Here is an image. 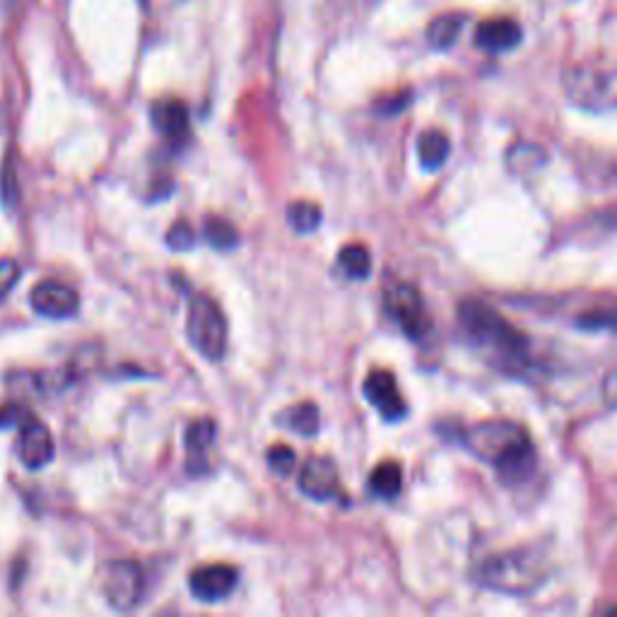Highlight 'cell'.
Segmentation results:
<instances>
[{
    "mask_svg": "<svg viewBox=\"0 0 617 617\" xmlns=\"http://www.w3.org/2000/svg\"><path fill=\"white\" fill-rule=\"evenodd\" d=\"M603 391H606V401L613 405V408H617V369L608 374L606 389H603Z\"/></svg>",
    "mask_w": 617,
    "mask_h": 617,
    "instance_id": "29",
    "label": "cell"
},
{
    "mask_svg": "<svg viewBox=\"0 0 617 617\" xmlns=\"http://www.w3.org/2000/svg\"><path fill=\"white\" fill-rule=\"evenodd\" d=\"M463 444L507 483H521L536 468L534 441L521 425L509 419H490L471 427L463 435Z\"/></svg>",
    "mask_w": 617,
    "mask_h": 617,
    "instance_id": "1",
    "label": "cell"
},
{
    "mask_svg": "<svg viewBox=\"0 0 617 617\" xmlns=\"http://www.w3.org/2000/svg\"><path fill=\"white\" fill-rule=\"evenodd\" d=\"M338 266L350 280H364L372 273V256H369L367 246L348 244L338 254Z\"/></svg>",
    "mask_w": 617,
    "mask_h": 617,
    "instance_id": "19",
    "label": "cell"
},
{
    "mask_svg": "<svg viewBox=\"0 0 617 617\" xmlns=\"http://www.w3.org/2000/svg\"><path fill=\"white\" fill-rule=\"evenodd\" d=\"M610 613H617V608H610Z\"/></svg>",
    "mask_w": 617,
    "mask_h": 617,
    "instance_id": "30",
    "label": "cell"
},
{
    "mask_svg": "<svg viewBox=\"0 0 617 617\" xmlns=\"http://www.w3.org/2000/svg\"><path fill=\"white\" fill-rule=\"evenodd\" d=\"M54 453H56V447H54V437H52V431H48V427L34 417L24 419L20 437H18L20 461L27 468H32V471H40V468H44L46 463H52Z\"/></svg>",
    "mask_w": 617,
    "mask_h": 617,
    "instance_id": "9",
    "label": "cell"
},
{
    "mask_svg": "<svg viewBox=\"0 0 617 617\" xmlns=\"http://www.w3.org/2000/svg\"><path fill=\"white\" fill-rule=\"evenodd\" d=\"M518 42H521V27L512 18H492L475 30V44L487 54L512 52Z\"/></svg>",
    "mask_w": 617,
    "mask_h": 617,
    "instance_id": "14",
    "label": "cell"
},
{
    "mask_svg": "<svg viewBox=\"0 0 617 617\" xmlns=\"http://www.w3.org/2000/svg\"><path fill=\"white\" fill-rule=\"evenodd\" d=\"M215 435H217V427L210 417L195 419V423L189 425L183 439H187V453H189L187 463L191 475H199L205 471V453L210 447H213Z\"/></svg>",
    "mask_w": 617,
    "mask_h": 617,
    "instance_id": "15",
    "label": "cell"
},
{
    "mask_svg": "<svg viewBox=\"0 0 617 617\" xmlns=\"http://www.w3.org/2000/svg\"><path fill=\"white\" fill-rule=\"evenodd\" d=\"M288 222L294 232L308 234L321 225V207L308 201H298L288 207Z\"/></svg>",
    "mask_w": 617,
    "mask_h": 617,
    "instance_id": "22",
    "label": "cell"
},
{
    "mask_svg": "<svg viewBox=\"0 0 617 617\" xmlns=\"http://www.w3.org/2000/svg\"><path fill=\"white\" fill-rule=\"evenodd\" d=\"M542 162H546V153H542L538 145L518 143L509 150V167L514 171H521V175H524V171L540 167Z\"/></svg>",
    "mask_w": 617,
    "mask_h": 617,
    "instance_id": "23",
    "label": "cell"
},
{
    "mask_svg": "<svg viewBox=\"0 0 617 617\" xmlns=\"http://www.w3.org/2000/svg\"><path fill=\"white\" fill-rule=\"evenodd\" d=\"M459 324L475 348H483L490 357L502 362V367L524 364L528 355V340L521 330H516L507 318L495 312L490 304L478 300H465L459 304Z\"/></svg>",
    "mask_w": 617,
    "mask_h": 617,
    "instance_id": "2",
    "label": "cell"
},
{
    "mask_svg": "<svg viewBox=\"0 0 617 617\" xmlns=\"http://www.w3.org/2000/svg\"><path fill=\"white\" fill-rule=\"evenodd\" d=\"M403 487V471L396 461H384L379 463L372 475H369V490L374 492L381 500H393L399 497Z\"/></svg>",
    "mask_w": 617,
    "mask_h": 617,
    "instance_id": "17",
    "label": "cell"
},
{
    "mask_svg": "<svg viewBox=\"0 0 617 617\" xmlns=\"http://www.w3.org/2000/svg\"><path fill=\"white\" fill-rule=\"evenodd\" d=\"M143 570L131 560H116L106 566L104 596L109 606L121 613H128L138 606L143 598Z\"/></svg>",
    "mask_w": 617,
    "mask_h": 617,
    "instance_id": "7",
    "label": "cell"
},
{
    "mask_svg": "<svg viewBox=\"0 0 617 617\" xmlns=\"http://www.w3.org/2000/svg\"><path fill=\"white\" fill-rule=\"evenodd\" d=\"M268 465L273 473L290 475L294 471V465H298V453L285 447V444H276V447L268 451Z\"/></svg>",
    "mask_w": 617,
    "mask_h": 617,
    "instance_id": "26",
    "label": "cell"
},
{
    "mask_svg": "<svg viewBox=\"0 0 617 617\" xmlns=\"http://www.w3.org/2000/svg\"><path fill=\"white\" fill-rule=\"evenodd\" d=\"M288 427L302 437H314L321 427V415L316 405L314 403L294 405V408L288 413Z\"/></svg>",
    "mask_w": 617,
    "mask_h": 617,
    "instance_id": "21",
    "label": "cell"
},
{
    "mask_svg": "<svg viewBox=\"0 0 617 617\" xmlns=\"http://www.w3.org/2000/svg\"><path fill=\"white\" fill-rule=\"evenodd\" d=\"M478 582L490 591L509 596H526L548 576L546 560L534 548H516L483 560L478 566Z\"/></svg>",
    "mask_w": 617,
    "mask_h": 617,
    "instance_id": "3",
    "label": "cell"
},
{
    "mask_svg": "<svg viewBox=\"0 0 617 617\" xmlns=\"http://www.w3.org/2000/svg\"><path fill=\"white\" fill-rule=\"evenodd\" d=\"M449 150H451V143L441 131H425L419 135L417 155L427 171H437L444 162H447Z\"/></svg>",
    "mask_w": 617,
    "mask_h": 617,
    "instance_id": "16",
    "label": "cell"
},
{
    "mask_svg": "<svg viewBox=\"0 0 617 617\" xmlns=\"http://www.w3.org/2000/svg\"><path fill=\"white\" fill-rule=\"evenodd\" d=\"M564 92L582 109H617V68L574 66L564 72Z\"/></svg>",
    "mask_w": 617,
    "mask_h": 617,
    "instance_id": "4",
    "label": "cell"
},
{
    "mask_svg": "<svg viewBox=\"0 0 617 617\" xmlns=\"http://www.w3.org/2000/svg\"><path fill=\"white\" fill-rule=\"evenodd\" d=\"M384 308L386 314L415 340L423 338L429 330V316L425 312L423 298H419V292L413 285H408V282H399V285H391L384 292Z\"/></svg>",
    "mask_w": 617,
    "mask_h": 617,
    "instance_id": "6",
    "label": "cell"
},
{
    "mask_svg": "<svg viewBox=\"0 0 617 617\" xmlns=\"http://www.w3.org/2000/svg\"><path fill=\"white\" fill-rule=\"evenodd\" d=\"M20 273L22 270L15 258H0V302H3L10 290L18 285Z\"/></svg>",
    "mask_w": 617,
    "mask_h": 617,
    "instance_id": "27",
    "label": "cell"
},
{
    "mask_svg": "<svg viewBox=\"0 0 617 617\" xmlns=\"http://www.w3.org/2000/svg\"><path fill=\"white\" fill-rule=\"evenodd\" d=\"M32 308L36 314L48 316V318H68V316H76L78 308H80V298L78 292L64 285V282L58 280H46L40 282L32 290Z\"/></svg>",
    "mask_w": 617,
    "mask_h": 617,
    "instance_id": "10",
    "label": "cell"
},
{
    "mask_svg": "<svg viewBox=\"0 0 617 617\" xmlns=\"http://www.w3.org/2000/svg\"><path fill=\"white\" fill-rule=\"evenodd\" d=\"M239 582V574L234 566L229 564H207V566H199L191 574V594L199 601H207L215 603L227 598L234 586Z\"/></svg>",
    "mask_w": 617,
    "mask_h": 617,
    "instance_id": "12",
    "label": "cell"
},
{
    "mask_svg": "<svg viewBox=\"0 0 617 617\" xmlns=\"http://www.w3.org/2000/svg\"><path fill=\"white\" fill-rule=\"evenodd\" d=\"M203 237L217 251H232L239 246V232L225 217H207L203 225Z\"/></svg>",
    "mask_w": 617,
    "mask_h": 617,
    "instance_id": "20",
    "label": "cell"
},
{
    "mask_svg": "<svg viewBox=\"0 0 617 617\" xmlns=\"http://www.w3.org/2000/svg\"><path fill=\"white\" fill-rule=\"evenodd\" d=\"M150 116L159 135L169 143V147L181 150L191 138V121L189 109L179 100H159L153 104Z\"/></svg>",
    "mask_w": 617,
    "mask_h": 617,
    "instance_id": "11",
    "label": "cell"
},
{
    "mask_svg": "<svg viewBox=\"0 0 617 617\" xmlns=\"http://www.w3.org/2000/svg\"><path fill=\"white\" fill-rule=\"evenodd\" d=\"M187 336L191 345L207 360H222L227 350V324L222 308L207 294H195L189 302Z\"/></svg>",
    "mask_w": 617,
    "mask_h": 617,
    "instance_id": "5",
    "label": "cell"
},
{
    "mask_svg": "<svg viewBox=\"0 0 617 617\" xmlns=\"http://www.w3.org/2000/svg\"><path fill=\"white\" fill-rule=\"evenodd\" d=\"M364 396L381 413L386 423H401L408 415V405H405L396 377L386 369H374L372 374L364 379Z\"/></svg>",
    "mask_w": 617,
    "mask_h": 617,
    "instance_id": "8",
    "label": "cell"
},
{
    "mask_svg": "<svg viewBox=\"0 0 617 617\" xmlns=\"http://www.w3.org/2000/svg\"><path fill=\"white\" fill-rule=\"evenodd\" d=\"M300 490L318 502L336 500L340 495L338 468L330 459H308L300 473Z\"/></svg>",
    "mask_w": 617,
    "mask_h": 617,
    "instance_id": "13",
    "label": "cell"
},
{
    "mask_svg": "<svg viewBox=\"0 0 617 617\" xmlns=\"http://www.w3.org/2000/svg\"><path fill=\"white\" fill-rule=\"evenodd\" d=\"M579 326L586 330H606L617 328V302L610 306H594L586 314L579 316Z\"/></svg>",
    "mask_w": 617,
    "mask_h": 617,
    "instance_id": "24",
    "label": "cell"
},
{
    "mask_svg": "<svg viewBox=\"0 0 617 617\" xmlns=\"http://www.w3.org/2000/svg\"><path fill=\"white\" fill-rule=\"evenodd\" d=\"M411 102V94L408 92H401V94H391L386 97L384 102H379V111H384V114H396V111L405 109V104Z\"/></svg>",
    "mask_w": 617,
    "mask_h": 617,
    "instance_id": "28",
    "label": "cell"
},
{
    "mask_svg": "<svg viewBox=\"0 0 617 617\" xmlns=\"http://www.w3.org/2000/svg\"><path fill=\"white\" fill-rule=\"evenodd\" d=\"M167 246L169 249H175V251H191L193 246H195V232L193 227L189 225V222H175V225L169 227L167 232Z\"/></svg>",
    "mask_w": 617,
    "mask_h": 617,
    "instance_id": "25",
    "label": "cell"
},
{
    "mask_svg": "<svg viewBox=\"0 0 617 617\" xmlns=\"http://www.w3.org/2000/svg\"><path fill=\"white\" fill-rule=\"evenodd\" d=\"M463 22H465V18L461 15V12H444V15L431 20L427 27L429 46L449 48L456 42V36L461 34Z\"/></svg>",
    "mask_w": 617,
    "mask_h": 617,
    "instance_id": "18",
    "label": "cell"
}]
</instances>
